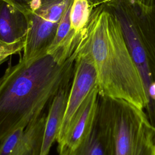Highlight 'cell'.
<instances>
[{
  "instance_id": "cell-10",
  "label": "cell",
  "mask_w": 155,
  "mask_h": 155,
  "mask_svg": "<svg viewBox=\"0 0 155 155\" xmlns=\"http://www.w3.org/2000/svg\"><path fill=\"white\" fill-rule=\"evenodd\" d=\"M28 28V17L10 4L0 0V44H12L25 39Z\"/></svg>"
},
{
  "instance_id": "cell-5",
  "label": "cell",
  "mask_w": 155,
  "mask_h": 155,
  "mask_svg": "<svg viewBox=\"0 0 155 155\" xmlns=\"http://www.w3.org/2000/svg\"><path fill=\"white\" fill-rule=\"evenodd\" d=\"M73 0H33L22 56L28 64L47 54L67 8Z\"/></svg>"
},
{
  "instance_id": "cell-7",
  "label": "cell",
  "mask_w": 155,
  "mask_h": 155,
  "mask_svg": "<svg viewBox=\"0 0 155 155\" xmlns=\"http://www.w3.org/2000/svg\"><path fill=\"white\" fill-rule=\"evenodd\" d=\"M59 155H113L110 97L99 94L89 133L74 148Z\"/></svg>"
},
{
  "instance_id": "cell-14",
  "label": "cell",
  "mask_w": 155,
  "mask_h": 155,
  "mask_svg": "<svg viewBox=\"0 0 155 155\" xmlns=\"http://www.w3.org/2000/svg\"><path fill=\"white\" fill-rule=\"evenodd\" d=\"M24 127H19L5 136L0 142V155H12L22 136Z\"/></svg>"
},
{
  "instance_id": "cell-13",
  "label": "cell",
  "mask_w": 155,
  "mask_h": 155,
  "mask_svg": "<svg viewBox=\"0 0 155 155\" xmlns=\"http://www.w3.org/2000/svg\"><path fill=\"white\" fill-rule=\"evenodd\" d=\"M72 4V3H71ZM71 4L67 8L58 25L53 41L47 50V53L54 51L62 44L72 31L70 24V10Z\"/></svg>"
},
{
  "instance_id": "cell-11",
  "label": "cell",
  "mask_w": 155,
  "mask_h": 155,
  "mask_svg": "<svg viewBox=\"0 0 155 155\" xmlns=\"http://www.w3.org/2000/svg\"><path fill=\"white\" fill-rule=\"evenodd\" d=\"M46 117L42 111L28 124L12 155H40Z\"/></svg>"
},
{
  "instance_id": "cell-15",
  "label": "cell",
  "mask_w": 155,
  "mask_h": 155,
  "mask_svg": "<svg viewBox=\"0 0 155 155\" xmlns=\"http://www.w3.org/2000/svg\"><path fill=\"white\" fill-rule=\"evenodd\" d=\"M24 44L25 39L12 44H0V65L10 56L21 51L24 48Z\"/></svg>"
},
{
  "instance_id": "cell-8",
  "label": "cell",
  "mask_w": 155,
  "mask_h": 155,
  "mask_svg": "<svg viewBox=\"0 0 155 155\" xmlns=\"http://www.w3.org/2000/svg\"><path fill=\"white\" fill-rule=\"evenodd\" d=\"M99 97L97 85L73 117L62 142L58 146L59 154L74 148L89 133L94 120Z\"/></svg>"
},
{
  "instance_id": "cell-12",
  "label": "cell",
  "mask_w": 155,
  "mask_h": 155,
  "mask_svg": "<svg viewBox=\"0 0 155 155\" xmlns=\"http://www.w3.org/2000/svg\"><path fill=\"white\" fill-rule=\"evenodd\" d=\"M92 9L93 7L88 0H73L70 15L72 30L79 32L85 27Z\"/></svg>"
},
{
  "instance_id": "cell-9",
  "label": "cell",
  "mask_w": 155,
  "mask_h": 155,
  "mask_svg": "<svg viewBox=\"0 0 155 155\" xmlns=\"http://www.w3.org/2000/svg\"><path fill=\"white\" fill-rule=\"evenodd\" d=\"M71 80L62 86L51 101L40 155H48L53 143L56 141L67 107Z\"/></svg>"
},
{
  "instance_id": "cell-16",
  "label": "cell",
  "mask_w": 155,
  "mask_h": 155,
  "mask_svg": "<svg viewBox=\"0 0 155 155\" xmlns=\"http://www.w3.org/2000/svg\"><path fill=\"white\" fill-rule=\"evenodd\" d=\"M24 13L28 18L31 13V4L33 0H3Z\"/></svg>"
},
{
  "instance_id": "cell-3",
  "label": "cell",
  "mask_w": 155,
  "mask_h": 155,
  "mask_svg": "<svg viewBox=\"0 0 155 155\" xmlns=\"http://www.w3.org/2000/svg\"><path fill=\"white\" fill-rule=\"evenodd\" d=\"M102 4L119 21L137 69L150 68L155 82V0H111Z\"/></svg>"
},
{
  "instance_id": "cell-4",
  "label": "cell",
  "mask_w": 155,
  "mask_h": 155,
  "mask_svg": "<svg viewBox=\"0 0 155 155\" xmlns=\"http://www.w3.org/2000/svg\"><path fill=\"white\" fill-rule=\"evenodd\" d=\"M113 155H155V127L145 111L110 98Z\"/></svg>"
},
{
  "instance_id": "cell-6",
  "label": "cell",
  "mask_w": 155,
  "mask_h": 155,
  "mask_svg": "<svg viewBox=\"0 0 155 155\" xmlns=\"http://www.w3.org/2000/svg\"><path fill=\"white\" fill-rule=\"evenodd\" d=\"M85 38L75 59L67 107L56 139L58 146L62 142L71 120L76 112L97 84L96 70L91 56L86 45Z\"/></svg>"
},
{
  "instance_id": "cell-17",
  "label": "cell",
  "mask_w": 155,
  "mask_h": 155,
  "mask_svg": "<svg viewBox=\"0 0 155 155\" xmlns=\"http://www.w3.org/2000/svg\"><path fill=\"white\" fill-rule=\"evenodd\" d=\"M89 2H90V4H91L93 8L101 4L102 0H88Z\"/></svg>"
},
{
  "instance_id": "cell-2",
  "label": "cell",
  "mask_w": 155,
  "mask_h": 155,
  "mask_svg": "<svg viewBox=\"0 0 155 155\" xmlns=\"http://www.w3.org/2000/svg\"><path fill=\"white\" fill-rule=\"evenodd\" d=\"M85 31V44L96 70L99 94L145 109L143 86L114 13L105 4L93 8Z\"/></svg>"
},
{
  "instance_id": "cell-18",
  "label": "cell",
  "mask_w": 155,
  "mask_h": 155,
  "mask_svg": "<svg viewBox=\"0 0 155 155\" xmlns=\"http://www.w3.org/2000/svg\"><path fill=\"white\" fill-rule=\"evenodd\" d=\"M111 1V0H102L101 4H105V3L108 2V1Z\"/></svg>"
},
{
  "instance_id": "cell-1",
  "label": "cell",
  "mask_w": 155,
  "mask_h": 155,
  "mask_svg": "<svg viewBox=\"0 0 155 155\" xmlns=\"http://www.w3.org/2000/svg\"><path fill=\"white\" fill-rule=\"evenodd\" d=\"M81 47L64 62L51 53L28 64L21 58L8 65L0 78V142L14 130L25 128L72 79Z\"/></svg>"
}]
</instances>
